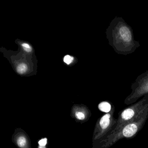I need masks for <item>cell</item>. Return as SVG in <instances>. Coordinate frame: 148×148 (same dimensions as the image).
<instances>
[{
  "mask_svg": "<svg viewBox=\"0 0 148 148\" xmlns=\"http://www.w3.org/2000/svg\"><path fill=\"white\" fill-rule=\"evenodd\" d=\"M148 119V110L129 122L117 131L101 139L100 148H109L123 138H131L143 129Z\"/></svg>",
  "mask_w": 148,
  "mask_h": 148,
  "instance_id": "6da1fadb",
  "label": "cell"
},
{
  "mask_svg": "<svg viewBox=\"0 0 148 148\" xmlns=\"http://www.w3.org/2000/svg\"><path fill=\"white\" fill-rule=\"evenodd\" d=\"M147 110H148V97L143 99L136 103L122 110L119 113L116 127L110 134L117 131L126 124L132 121Z\"/></svg>",
  "mask_w": 148,
  "mask_h": 148,
  "instance_id": "7a4b0ae2",
  "label": "cell"
},
{
  "mask_svg": "<svg viewBox=\"0 0 148 148\" xmlns=\"http://www.w3.org/2000/svg\"><path fill=\"white\" fill-rule=\"evenodd\" d=\"M115 107L112 106L110 112L103 115L99 120L97 124L96 138L101 139L110 133L115 128L117 123V119L114 117Z\"/></svg>",
  "mask_w": 148,
  "mask_h": 148,
  "instance_id": "3957f363",
  "label": "cell"
},
{
  "mask_svg": "<svg viewBox=\"0 0 148 148\" xmlns=\"http://www.w3.org/2000/svg\"><path fill=\"white\" fill-rule=\"evenodd\" d=\"M120 35L124 40L126 41H130L131 35L130 30L125 27H123L119 30Z\"/></svg>",
  "mask_w": 148,
  "mask_h": 148,
  "instance_id": "277c9868",
  "label": "cell"
},
{
  "mask_svg": "<svg viewBox=\"0 0 148 148\" xmlns=\"http://www.w3.org/2000/svg\"><path fill=\"white\" fill-rule=\"evenodd\" d=\"M98 108L101 111L108 113L110 111L112 107L110 104L108 102H103L99 104Z\"/></svg>",
  "mask_w": 148,
  "mask_h": 148,
  "instance_id": "5b68a950",
  "label": "cell"
},
{
  "mask_svg": "<svg viewBox=\"0 0 148 148\" xmlns=\"http://www.w3.org/2000/svg\"><path fill=\"white\" fill-rule=\"evenodd\" d=\"M17 72L19 74H23L26 72L27 70V66L26 64L24 63L20 64L17 68Z\"/></svg>",
  "mask_w": 148,
  "mask_h": 148,
  "instance_id": "8992f818",
  "label": "cell"
},
{
  "mask_svg": "<svg viewBox=\"0 0 148 148\" xmlns=\"http://www.w3.org/2000/svg\"><path fill=\"white\" fill-rule=\"evenodd\" d=\"M27 143L26 138L24 136H21L18 138L17 144L20 147H24Z\"/></svg>",
  "mask_w": 148,
  "mask_h": 148,
  "instance_id": "52a82bcc",
  "label": "cell"
},
{
  "mask_svg": "<svg viewBox=\"0 0 148 148\" xmlns=\"http://www.w3.org/2000/svg\"><path fill=\"white\" fill-rule=\"evenodd\" d=\"M73 60H74V58L73 57L70 55H67L64 57V61L66 64H67V65H69L72 63Z\"/></svg>",
  "mask_w": 148,
  "mask_h": 148,
  "instance_id": "ba28073f",
  "label": "cell"
},
{
  "mask_svg": "<svg viewBox=\"0 0 148 148\" xmlns=\"http://www.w3.org/2000/svg\"><path fill=\"white\" fill-rule=\"evenodd\" d=\"M75 116L77 119L79 120H84L85 118V114L83 112H77L75 114Z\"/></svg>",
  "mask_w": 148,
  "mask_h": 148,
  "instance_id": "9c48e42d",
  "label": "cell"
},
{
  "mask_svg": "<svg viewBox=\"0 0 148 148\" xmlns=\"http://www.w3.org/2000/svg\"><path fill=\"white\" fill-rule=\"evenodd\" d=\"M22 46L23 47V49L25 51L27 52H30L32 51V47L28 44L24 43V44H22Z\"/></svg>",
  "mask_w": 148,
  "mask_h": 148,
  "instance_id": "30bf717a",
  "label": "cell"
},
{
  "mask_svg": "<svg viewBox=\"0 0 148 148\" xmlns=\"http://www.w3.org/2000/svg\"><path fill=\"white\" fill-rule=\"evenodd\" d=\"M38 143L40 146L45 147L47 143V139L46 138H42L39 141Z\"/></svg>",
  "mask_w": 148,
  "mask_h": 148,
  "instance_id": "8fae6325",
  "label": "cell"
}]
</instances>
